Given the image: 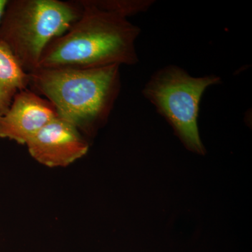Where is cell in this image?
<instances>
[{"label":"cell","instance_id":"5","mask_svg":"<svg viewBox=\"0 0 252 252\" xmlns=\"http://www.w3.org/2000/svg\"><path fill=\"white\" fill-rule=\"evenodd\" d=\"M26 145L34 160L49 167L69 166L89 149L80 131L59 116L38 131Z\"/></svg>","mask_w":252,"mask_h":252},{"label":"cell","instance_id":"4","mask_svg":"<svg viewBox=\"0 0 252 252\" xmlns=\"http://www.w3.org/2000/svg\"><path fill=\"white\" fill-rule=\"evenodd\" d=\"M220 82L218 76L195 77L179 66L169 64L154 73L142 94L171 126L186 148L205 155L198 127L200 100L207 89Z\"/></svg>","mask_w":252,"mask_h":252},{"label":"cell","instance_id":"6","mask_svg":"<svg viewBox=\"0 0 252 252\" xmlns=\"http://www.w3.org/2000/svg\"><path fill=\"white\" fill-rule=\"evenodd\" d=\"M58 116L47 99L28 89L20 91L7 112L0 117V138L26 145L38 131Z\"/></svg>","mask_w":252,"mask_h":252},{"label":"cell","instance_id":"8","mask_svg":"<svg viewBox=\"0 0 252 252\" xmlns=\"http://www.w3.org/2000/svg\"><path fill=\"white\" fill-rule=\"evenodd\" d=\"M99 9L127 18L149 9L153 4L150 0H91Z\"/></svg>","mask_w":252,"mask_h":252},{"label":"cell","instance_id":"9","mask_svg":"<svg viewBox=\"0 0 252 252\" xmlns=\"http://www.w3.org/2000/svg\"><path fill=\"white\" fill-rule=\"evenodd\" d=\"M8 1L9 0H0V24H1V20H2L3 16H4Z\"/></svg>","mask_w":252,"mask_h":252},{"label":"cell","instance_id":"3","mask_svg":"<svg viewBox=\"0 0 252 252\" xmlns=\"http://www.w3.org/2000/svg\"><path fill=\"white\" fill-rule=\"evenodd\" d=\"M82 12L79 1L9 0L0 24V41L28 74L39 69L44 50Z\"/></svg>","mask_w":252,"mask_h":252},{"label":"cell","instance_id":"2","mask_svg":"<svg viewBox=\"0 0 252 252\" xmlns=\"http://www.w3.org/2000/svg\"><path fill=\"white\" fill-rule=\"evenodd\" d=\"M119 65L94 69L39 68L31 90L47 99L58 115L93 137L108 121L122 89Z\"/></svg>","mask_w":252,"mask_h":252},{"label":"cell","instance_id":"7","mask_svg":"<svg viewBox=\"0 0 252 252\" xmlns=\"http://www.w3.org/2000/svg\"><path fill=\"white\" fill-rule=\"evenodd\" d=\"M30 74L0 41V117L7 112L15 95L29 87Z\"/></svg>","mask_w":252,"mask_h":252},{"label":"cell","instance_id":"1","mask_svg":"<svg viewBox=\"0 0 252 252\" xmlns=\"http://www.w3.org/2000/svg\"><path fill=\"white\" fill-rule=\"evenodd\" d=\"M79 1L80 17L51 41L39 68L94 69L138 63L135 44L140 28L127 18L99 9L91 0Z\"/></svg>","mask_w":252,"mask_h":252}]
</instances>
